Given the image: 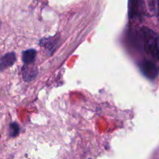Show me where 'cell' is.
I'll list each match as a JSON object with an SVG mask.
<instances>
[{
  "instance_id": "6da1fadb",
  "label": "cell",
  "mask_w": 159,
  "mask_h": 159,
  "mask_svg": "<svg viewBox=\"0 0 159 159\" xmlns=\"http://www.w3.org/2000/svg\"><path fill=\"white\" fill-rule=\"evenodd\" d=\"M144 49L149 57L155 61H159L158 37L153 30L148 27L141 29Z\"/></svg>"
},
{
  "instance_id": "7a4b0ae2",
  "label": "cell",
  "mask_w": 159,
  "mask_h": 159,
  "mask_svg": "<svg viewBox=\"0 0 159 159\" xmlns=\"http://www.w3.org/2000/svg\"><path fill=\"white\" fill-rule=\"evenodd\" d=\"M140 68L143 74L150 79H155L158 75L159 68L152 61L144 60L140 64Z\"/></svg>"
},
{
  "instance_id": "3957f363",
  "label": "cell",
  "mask_w": 159,
  "mask_h": 159,
  "mask_svg": "<svg viewBox=\"0 0 159 159\" xmlns=\"http://www.w3.org/2000/svg\"><path fill=\"white\" fill-rule=\"evenodd\" d=\"M146 15L157 16L159 14V0H141Z\"/></svg>"
},
{
  "instance_id": "277c9868",
  "label": "cell",
  "mask_w": 159,
  "mask_h": 159,
  "mask_svg": "<svg viewBox=\"0 0 159 159\" xmlns=\"http://www.w3.org/2000/svg\"><path fill=\"white\" fill-rule=\"evenodd\" d=\"M22 75L23 80L26 82H30L35 79L37 75V69L32 64L25 65L22 68Z\"/></svg>"
},
{
  "instance_id": "5b68a950",
  "label": "cell",
  "mask_w": 159,
  "mask_h": 159,
  "mask_svg": "<svg viewBox=\"0 0 159 159\" xmlns=\"http://www.w3.org/2000/svg\"><path fill=\"white\" fill-rule=\"evenodd\" d=\"M16 61L15 53H7L0 58V71L12 66Z\"/></svg>"
},
{
  "instance_id": "8992f818",
  "label": "cell",
  "mask_w": 159,
  "mask_h": 159,
  "mask_svg": "<svg viewBox=\"0 0 159 159\" xmlns=\"http://www.w3.org/2000/svg\"><path fill=\"white\" fill-rule=\"evenodd\" d=\"M58 43V38L57 37H48L40 40V45L46 48L49 52H53L57 47V43Z\"/></svg>"
},
{
  "instance_id": "52a82bcc",
  "label": "cell",
  "mask_w": 159,
  "mask_h": 159,
  "mask_svg": "<svg viewBox=\"0 0 159 159\" xmlns=\"http://www.w3.org/2000/svg\"><path fill=\"white\" fill-rule=\"evenodd\" d=\"M36 54H37V52L34 49L26 50V51H23V55H22V60H23V63L25 65H30V64L34 63Z\"/></svg>"
},
{
  "instance_id": "ba28073f",
  "label": "cell",
  "mask_w": 159,
  "mask_h": 159,
  "mask_svg": "<svg viewBox=\"0 0 159 159\" xmlns=\"http://www.w3.org/2000/svg\"><path fill=\"white\" fill-rule=\"evenodd\" d=\"M139 7V0H129V16L133 17L137 15Z\"/></svg>"
},
{
  "instance_id": "9c48e42d",
  "label": "cell",
  "mask_w": 159,
  "mask_h": 159,
  "mask_svg": "<svg viewBox=\"0 0 159 159\" xmlns=\"http://www.w3.org/2000/svg\"><path fill=\"white\" fill-rule=\"evenodd\" d=\"M20 133V127L16 123H12L9 125V135L12 138L16 137Z\"/></svg>"
},
{
  "instance_id": "30bf717a",
  "label": "cell",
  "mask_w": 159,
  "mask_h": 159,
  "mask_svg": "<svg viewBox=\"0 0 159 159\" xmlns=\"http://www.w3.org/2000/svg\"><path fill=\"white\" fill-rule=\"evenodd\" d=\"M0 26H1V23H0Z\"/></svg>"
}]
</instances>
